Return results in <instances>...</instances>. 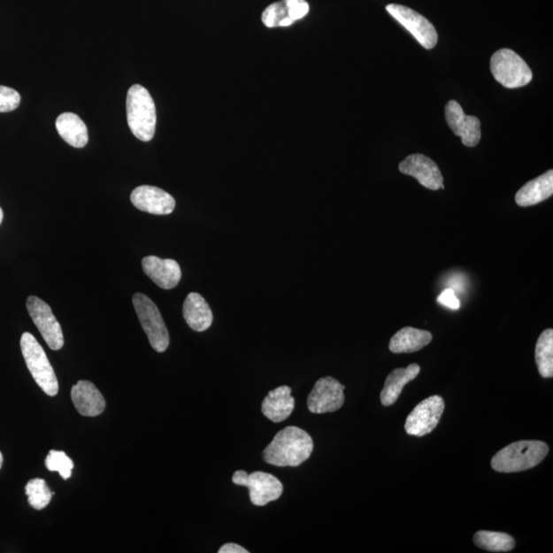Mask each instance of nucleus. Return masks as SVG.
Here are the masks:
<instances>
[{
	"mask_svg": "<svg viewBox=\"0 0 553 553\" xmlns=\"http://www.w3.org/2000/svg\"><path fill=\"white\" fill-rule=\"evenodd\" d=\"M313 450V439L307 432L296 426H288L275 435L265 449L263 457L266 464L272 465L296 467L307 461Z\"/></svg>",
	"mask_w": 553,
	"mask_h": 553,
	"instance_id": "f257e3e1",
	"label": "nucleus"
},
{
	"mask_svg": "<svg viewBox=\"0 0 553 553\" xmlns=\"http://www.w3.org/2000/svg\"><path fill=\"white\" fill-rule=\"evenodd\" d=\"M549 448L540 441H519L505 447L494 455L491 465L499 472H518L541 464Z\"/></svg>",
	"mask_w": 553,
	"mask_h": 553,
	"instance_id": "f03ea898",
	"label": "nucleus"
},
{
	"mask_svg": "<svg viewBox=\"0 0 553 553\" xmlns=\"http://www.w3.org/2000/svg\"><path fill=\"white\" fill-rule=\"evenodd\" d=\"M127 115L128 127L135 138L142 142L154 138L157 122L155 103L148 89L140 84H134L128 90Z\"/></svg>",
	"mask_w": 553,
	"mask_h": 553,
	"instance_id": "7ed1b4c3",
	"label": "nucleus"
},
{
	"mask_svg": "<svg viewBox=\"0 0 553 553\" xmlns=\"http://www.w3.org/2000/svg\"><path fill=\"white\" fill-rule=\"evenodd\" d=\"M19 343H21L26 365H27L31 375L34 376L37 386L50 396H57L58 392V379L41 343L29 332H25Z\"/></svg>",
	"mask_w": 553,
	"mask_h": 553,
	"instance_id": "20e7f679",
	"label": "nucleus"
},
{
	"mask_svg": "<svg viewBox=\"0 0 553 553\" xmlns=\"http://www.w3.org/2000/svg\"><path fill=\"white\" fill-rule=\"evenodd\" d=\"M490 67L494 78L507 88L525 87L533 80L528 64L510 49L497 50L491 58Z\"/></svg>",
	"mask_w": 553,
	"mask_h": 553,
	"instance_id": "39448f33",
	"label": "nucleus"
},
{
	"mask_svg": "<svg viewBox=\"0 0 553 553\" xmlns=\"http://www.w3.org/2000/svg\"><path fill=\"white\" fill-rule=\"evenodd\" d=\"M133 303L150 344L158 353H164L169 346V334L157 305L142 294H134Z\"/></svg>",
	"mask_w": 553,
	"mask_h": 553,
	"instance_id": "423d86ee",
	"label": "nucleus"
},
{
	"mask_svg": "<svg viewBox=\"0 0 553 553\" xmlns=\"http://www.w3.org/2000/svg\"><path fill=\"white\" fill-rule=\"evenodd\" d=\"M232 480L235 485L249 488L251 503L257 506H265L281 497L283 493L281 481L271 473L256 472L249 474L238 471Z\"/></svg>",
	"mask_w": 553,
	"mask_h": 553,
	"instance_id": "0eeeda50",
	"label": "nucleus"
},
{
	"mask_svg": "<svg viewBox=\"0 0 553 553\" xmlns=\"http://www.w3.org/2000/svg\"><path fill=\"white\" fill-rule=\"evenodd\" d=\"M387 11L411 34L422 47L432 50L438 43V34L434 26L426 18L407 6L388 4Z\"/></svg>",
	"mask_w": 553,
	"mask_h": 553,
	"instance_id": "6e6552de",
	"label": "nucleus"
},
{
	"mask_svg": "<svg viewBox=\"0 0 553 553\" xmlns=\"http://www.w3.org/2000/svg\"><path fill=\"white\" fill-rule=\"evenodd\" d=\"M26 305H27L32 321L35 322V326L41 332L49 348L53 350L61 349L64 347L62 327L50 305L43 302L42 299L35 296L27 298Z\"/></svg>",
	"mask_w": 553,
	"mask_h": 553,
	"instance_id": "1a4fd4ad",
	"label": "nucleus"
},
{
	"mask_svg": "<svg viewBox=\"0 0 553 553\" xmlns=\"http://www.w3.org/2000/svg\"><path fill=\"white\" fill-rule=\"evenodd\" d=\"M445 410V402L440 396H429L416 406L408 416L405 431L415 437H424L437 427Z\"/></svg>",
	"mask_w": 553,
	"mask_h": 553,
	"instance_id": "9d476101",
	"label": "nucleus"
},
{
	"mask_svg": "<svg viewBox=\"0 0 553 553\" xmlns=\"http://www.w3.org/2000/svg\"><path fill=\"white\" fill-rule=\"evenodd\" d=\"M344 386L334 377H323L316 382L308 398L311 413L335 412L344 404Z\"/></svg>",
	"mask_w": 553,
	"mask_h": 553,
	"instance_id": "9b49d317",
	"label": "nucleus"
},
{
	"mask_svg": "<svg viewBox=\"0 0 553 553\" xmlns=\"http://www.w3.org/2000/svg\"><path fill=\"white\" fill-rule=\"evenodd\" d=\"M402 173L410 175L419 180L421 186L429 190L437 191L444 188V178H442L439 166L434 160L422 154L408 156L399 165Z\"/></svg>",
	"mask_w": 553,
	"mask_h": 553,
	"instance_id": "f8f14e48",
	"label": "nucleus"
},
{
	"mask_svg": "<svg viewBox=\"0 0 553 553\" xmlns=\"http://www.w3.org/2000/svg\"><path fill=\"white\" fill-rule=\"evenodd\" d=\"M445 116L449 127L460 136L462 144L476 147L481 138L480 121L478 117L466 115L457 101H449L445 107Z\"/></svg>",
	"mask_w": 553,
	"mask_h": 553,
	"instance_id": "ddd939ff",
	"label": "nucleus"
},
{
	"mask_svg": "<svg viewBox=\"0 0 553 553\" xmlns=\"http://www.w3.org/2000/svg\"><path fill=\"white\" fill-rule=\"evenodd\" d=\"M130 201L139 211L156 216L171 214L175 208V200L172 195L154 186L135 188L130 195Z\"/></svg>",
	"mask_w": 553,
	"mask_h": 553,
	"instance_id": "4468645a",
	"label": "nucleus"
},
{
	"mask_svg": "<svg viewBox=\"0 0 553 553\" xmlns=\"http://www.w3.org/2000/svg\"><path fill=\"white\" fill-rule=\"evenodd\" d=\"M310 5L305 0H282L268 6L263 12V22L269 28L288 27L308 15Z\"/></svg>",
	"mask_w": 553,
	"mask_h": 553,
	"instance_id": "2eb2a0df",
	"label": "nucleus"
},
{
	"mask_svg": "<svg viewBox=\"0 0 553 553\" xmlns=\"http://www.w3.org/2000/svg\"><path fill=\"white\" fill-rule=\"evenodd\" d=\"M145 274L162 289L177 288L181 279L180 265L173 259L150 256L142 260Z\"/></svg>",
	"mask_w": 553,
	"mask_h": 553,
	"instance_id": "dca6fc26",
	"label": "nucleus"
},
{
	"mask_svg": "<svg viewBox=\"0 0 553 553\" xmlns=\"http://www.w3.org/2000/svg\"><path fill=\"white\" fill-rule=\"evenodd\" d=\"M71 398L78 412L88 418H95L104 412L106 402L94 383L81 380L71 390Z\"/></svg>",
	"mask_w": 553,
	"mask_h": 553,
	"instance_id": "f3484780",
	"label": "nucleus"
},
{
	"mask_svg": "<svg viewBox=\"0 0 553 553\" xmlns=\"http://www.w3.org/2000/svg\"><path fill=\"white\" fill-rule=\"evenodd\" d=\"M291 392V388L286 386L269 392L262 404V412L266 419L279 424L289 418L296 406Z\"/></svg>",
	"mask_w": 553,
	"mask_h": 553,
	"instance_id": "a211bd4d",
	"label": "nucleus"
},
{
	"mask_svg": "<svg viewBox=\"0 0 553 553\" xmlns=\"http://www.w3.org/2000/svg\"><path fill=\"white\" fill-rule=\"evenodd\" d=\"M553 194V171L528 181L516 194V203L520 207H529L543 203Z\"/></svg>",
	"mask_w": 553,
	"mask_h": 553,
	"instance_id": "6ab92c4d",
	"label": "nucleus"
},
{
	"mask_svg": "<svg viewBox=\"0 0 553 553\" xmlns=\"http://www.w3.org/2000/svg\"><path fill=\"white\" fill-rule=\"evenodd\" d=\"M420 373V366L419 364H411L406 368H396L390 373L386 380L385 387H383L380 394L381 404L383 406H392L396 400L399 399L403 388L410 381H412Z\"/></svg>",
	"mask_w": 553,
	"mask_h": 553,
	"instance_id": "aec40b11",
	"label": "nucleus"
},
{
	"mask_svg": "<svg viewBox=\"0 0 553 553\" xmlns=\"http://www.w3.org/2000/svg\"><path fill=\"white\" fill-rule=\"evenodd\" d=\"M432 341L431 332L405 327L396 332L390 340L388 347L394 354H409L426 348Z\"/></svg>",
	"mask_w": 553,
	"mask_h": 553,
	"instance_id": "412c9836",
	"label": "nucleus"
},
{
	"mask_svg": "<svg viewBox=\"0 0 553 553\" xmlns=\"http://www.w3.org/2000/svg\"><path fill=\"white\" fill-rule=\"evenodd\" d=\"M183 314L188 326L194 331L204 332L211 326L213 315L204 296L192 292L186 298Z\"/></svg>",
	"mask_w": 553,
	"mask_h": 553,
	"instance_id": "4be33fe9",
	"label": "nucleus"
},
{
	"mask_svg": "<svg viewBox=\"0 0 553 553\" xmlns=\"http://www.w3.org/2000/svg\"><path fill=\"white\" fill-rule=\"evenodd\" d=\"M56 127L61 138L74 148L86 147L88 142V132L86 123L74 113H63L58 117Z\"/></svg>",
	"mask_w": 553,
	"mask_h": 553,
	"instance_id": "5701e85b",
	"label": "nucleus"
},
{
	"mask_svg": "<svg viewBox=\"0 0 553 553\" xmlns=\"http://www.w3.org/2000/svg\"><path fill=\"white\" fill-rule=\"evenodd\" d=\"M535 360L540 375L544 379L553 376V330L546 329L540 334L535 349Z\"/></svg>",
	"mask_w": 553,
	"mask_h": 553,
	"instance_id": "b1692460",
	"label": "nucleus"
},
{
	"mask_svg": "<svg viewBox=\"0 0 553 553\" xmlns=\"http://www.w3.org/2000/svg\"><path fill=\"white\" fill-rule=\"evenodd\" d=\"M480 549L492 552H507L515 549L516 540L500 532L479 531L473 537Z\"/></svg>",
	"mask_w": 553,
	"mask_h": 553,
	"instance_id": "393cba45",
	"label": "nucleus"
},
{
	"mask_svg": "<svg viewBox=\"0 0 553 553\" xmlns=\"http://www.w3.org/2000/svg\"><path fill=\"white\" fill-rule=\"evenodd\" d=\"M26 495L28 496L29 504L36 511H42L47 507L51 498H53V492L50 490L47 483L42 479H34L28 481L25 488Z\"/></svg>",
	"mask_w": 553,
	"mask_h": 553,
	"instance_id": "a878e982",
	"label": "nucleus"
},
{
	"mask_svg": "<svg viewBox=\"0 0 553 553\" xmlns=\"http://www.w3.org/2000/svg\"><path fill=\"white\" fill-rule=\"evenodd\" d=\"M45 465L50 472L60 473L64 480L71 478L74 467L73 461L67 457L66 453L56 450L50 451L47 459H45Z\"/></svg>",
	"mask_w": 553,
	"mask_h": 553,
	"instance_id": "bb28decb",
	"label": "nucleus"
},
{
	"mask_svg": "<svg viewBox=\"0 0 553 553\" xmlns=\"http://www.w3.org/2000/svg\"><path fill=\"white\" fill-rule=\"evenodd\" d=\"M21 104V95L16 89L0 86V113L16 110Z\"/></svg>",
	"mask_w": 553,
	"mask_h": 553,
	"instance_id": "cd10ccee",
	"label": "nucleus"
},
{
	"mask_svg": "<svg viewBox=\"0 0 553 553\" xmlns=\"http://www.w3.org/2000/svg\"><path fill=\"white\" fill-rule=\"evenodd\" d=\"M438 303L452 310H458L461 307L459 298L455 295L454 290L446 289L438 297Z\"/></svg>",
	"mask_w": 553,
	"mask_h": 553,
	"instance_id": "c85d7f7f",
	"label": "nucleus"
},
{
	"mask_svg": "<svg viewBox=\"0 0 553 553\" xmlns=\"http://www.w3.org/2000/svg\"><path fill=\"white\" fill-rule=\"evenodd\" d=\"M219 553H249L242 546L236 543H227L219 549Z\"/></svg>",
	"mask_w": 553,
	"mask_h": 553,
	"instance_id": "c756f323",
	"label": "nucleus"
},
{
	"mask_svg": "<svg viewBox=\"0 0 553 553\" xmlns=\"http://www.w3.org/2000/svg\"><path fill=\"white\" fill-rule=\"evenodd\" d=\"M3 220H4V211H3V208L0 207V225H2Z\"/></svg>",
	"mask_w": 553,
	"mask_h": 553,
	"instance_id": "7c9ffc66",
	"label": "nucleus"
},
{
	"mask_svg": "<svg viewBox=\"0 0 553 553\" xmlns=\"http://www.w3.org/2000/svg\"><path fill=\"white\" fill-rule=\"evenodd\" d=\"M4 464V457H3V453L0 452V468H2Z\"/></svg>",
	"mask_w": 553,
	"mask_h": 553,
	"instance_id": "2f4dec72",
	"label": "nucleus"
}]
</instances>
